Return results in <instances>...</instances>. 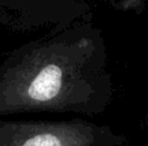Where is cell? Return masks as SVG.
I'll return each mask as SVG.
<instances>
[{
	"instance_id": "6da1fadb",
	"label": "cell",
	"mask_w": 148,
	"mask_h": 146,
	"mask_svg": "<svg viewBox=\"0 0 148 146\" xmlns=\"http://www.w3.org/2000/svg\"><path fill=\"white\" fill-rule=\"evenodd\" d=\"M109 54L87 17L27 41L0 64V118L14 114H103L112 102Z\"/></svg>"
},
{
	"instance_id": "7a4b0ae2",
	"label": "cell",
	"mask_w": 148,
	"mask_h": 146,
	"mask_svg": "<svg viewBox=\"0 0 148 146\" xmlns=\"http://www.w3.org/2000/svg\"><path fill=\"white\" fill-rule=\"evenodd\" d=\"M109 126L70 120H9L0 118V146H123Z\"/></svg>"
},
{
	"instance_id": "3957f363",
	"label": "cell",
	"mask_w": 148,
	"mask_h": 146,
	"mask_svg": "<svg viewBox=\"0 0 148 146\" xmlns=\"http://www.w3.org/2000/svg\"><path fill=\"white\" fill-rule=\"evenodd\" d=\"M147 0H117L114 8L121 12H131L135 14H140L146 8Z\"/></svg>"
},
{
	"instance_id": "277c9868",
	"label": "cell",
	"mask_w": 148,
	"mask_h": 146,
	"mask_svg": "<svg viewBox=\"0 0 148 146\" xmlns=\"http://www.w3.org/2000/svg\"><path fill=\"white\" fill-rule=\"evenodd\" d=\"M146 126H147V146H148V114H147V120H146Z\"/></svg>"
}]
</instances>
